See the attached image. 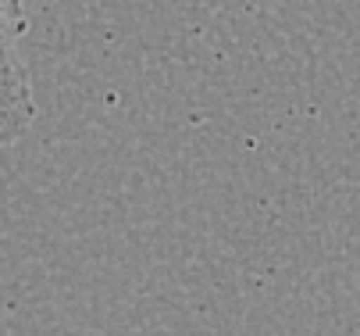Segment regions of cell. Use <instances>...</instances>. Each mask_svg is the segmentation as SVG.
Instances as JSON below:
<instances>
[]
</instances>
